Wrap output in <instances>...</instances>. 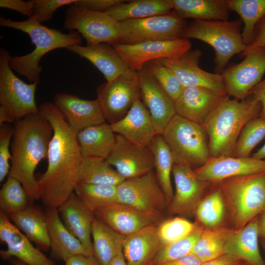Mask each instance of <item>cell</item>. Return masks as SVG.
I'll return each mask as SVG.
<instances>
[{
	"label": "cell",
	"instance_id": "1",
	"mask_svg": "<svg viewBox=\"0 0 265 265\" xmlns=\"http://www.w3.org/2000/svg\"><path fill=\"white\" fill-rule=\"evenodd\" d=\"M39 110L53 129L47 168L37 180L40 200L46 208L58 209L74 193L83 158L76 134L55 105L45 102Z\"/></svg>",
	"mask_w": 265,
	"mask_h": 265
},
{
	"label": "cell",
	"instance_id": "2",
	"mask_svg": "<svg viewBox=\"0 0 265 265\" xmlns=\"http://www.w3.org/2000/svg\"><path fill=\"white\" fill-rule=\"evenodd\" d=\"M13 128L8 176L22 184L30 204H33L40 199L34 171L39 162L47 158L53 129L40 112L29 114L15 122Z\"/></svg>",
	"mask_w": 265,
	"mask_h": 265
},
{
	"label": "cell",
	"instance_id": "3",
	"mask_svg": "<svg viewBox=\"0 0 265 265\" xmlns=\"http://www.w3.org/2000/svg\"><path fill=\"white\" fill-rule=\"evenodd\" d=\"M261 105L252 95L238 100L221 97L203 125L209 138L210 157L232 156L245 124L260 116Z\"/></svg>",
	"mask_w": 265,
	"mask_h": 265
},
{
	"label": "cell",
	"instance_id": "4",
	"mask_svg": "<svg viewBox=\"0 0 265 265\" xmlns=\"http://www.w3.org/2000/svg\"><path fill=\"white\" fill-rule=\"evenodd\" d=\"M1 26L13 28L27 33L35 49L22 56H10L9 64L11 69L26 77L30 83L38 84L43 67L39 66L41 58L51 51L66 49L71 46L81 45L82 40L76 31L65 34L56 29L50 28L38 23L32 18L22 21L0 18Z\"/></svg>",
	"mask_w": 265,
	"mask_h": 265
},
{
	"label": "cell",
	"instance_id": "5",
	"mask_svg": "<svg viewBox=\"0 0 265 265\" xmlns=\"http://www.w3.org/2000/svg\"><path fill=\"white\" fill-rule=\"evenodd\" d=\"M214 185L223 194L235 230L243 228L265 210V172L229 178Z\"/></svg>",
	"mask_w": 265,
	"mask_h": 265
},
{
	"label": "cell",
	"instance_id": "6",
	"mask_svg": "<svg viewBox=\"0 0 265 265\" xmlns=\"http://www.w3.org/2000/svg\"><path fill=\"white\" fill-rule=\"evenodd\" d=\"M242 22L233 21L194 20L187 25L183 38L201 40L212 47L215 52V73L221 74L230 59L243 53L246 46L241 35Z\"/></svg>",
	"mask_w": 265,
	"mask_h": 265
},
{
	"label": "cell",
	"instance_id": "7",
	"mask_svg": "<svg viewBox=\"0 0 265 265\" xmlns=\"http://www.w3.org/2000/svg\"><path fill=\"white\" fill-rule=\"evenodd\" d=\"M161 135L175 164L196 169L211 158L208 136L202 125L176 114Z\"/></svg>",
	"mask_w": 265,
	"mask_h": 265
},
{
	"label": "cell",
	"instance_id": "8",
	"mask_svg": "<svg viewBox=\"0 0 265 265\" xmlns=\"http://www.w3.org/2000/svg\"><path fill=\"white\" fill-rule=\"evenodd\" d=\"M119 23L120 38L117 43L128 45L183 38L187 26L186 20L174 10L164 15Z\"/></svg>",
	"mask_w": 265,
	"mask_h": 265
},
{
	"label": "cell",
	"instance_id": "9",
	"mask_svg": "<svg viewBox=\"0 0 265 265\" xmlns=\"http://www.w3.org/2000/svg\"><path fill=\"white\" fill-rule=\"evenodd\" d=\"M96 93L105 120L110 125L120 121L141 98L137 71L128 68L110 81L99 85Z\"/></svg>",
	"mask_w": 265,
	"mask_h": 265
},
{
	"label": "cell",
	"instance_id": "10",
	"mask_svg": "<svg viewBox=\"0 0 265 265\" xmlns=\"http://www.w3.org/2000/svg\"><path fill=\"white\" fill-rule=\"evenodd\" d=\"M10 53L0 50V106L4 108L14 123L31 114L39 112L35 99L37 84H27L18 78L9 64Z\"/></svg>",
	"mask_w": 265,
	"mask_h": 265
},
{
	"label": "cell",
	"instance_id": "11",
	"mask_svg": "<svg viewBox=\"0 0 265 265\" xmlns=\"http://www.w3.org/2000/svg\"><path fill=\"white\" fill-rule=\"evenodd\" d=\"M64 27L75 30L85 39L87 45L119 42L120 23L106 12L92 11L72 4L65 11Z\"/></svg>",
	"mask_w": 265,
	"mask_h": 265
},
{
	"label": "cell",
	"instance_id": "12",
	"mask_svg": "<svg viewBox=\"0 0 265 265\" xmlns=\"http://www.w3.org/2000/svg\"><path fill=\"white\" fill-rule=\"evenodd\" d=\"M117 187L118 202L159 219L168 205L153 170L139 177L125 179Z\"/></svg>",
	"mask_w": 265,
	"mask_h": 265
},
{
	"label": "cell",
	"instance_id": "13",
	"mask_svg": "<svg viewBox=\"0 0 265 265\" xmlns=\"http://www.w3.org/2000/svg\"><path fill=\"white\" fill-rule=\"evenodd\" d=\"M239 63L222 73L226 94L241 100L250 95L265 74V48L257 49L242 55Z\"/></svg>",
	"mask_w": 265,
	"mask_h": 265
},
{
	"label": "cell",
	"instance_id": "14",
	"mask_svg": "<svg viewBox=\"0 0 265 265\" xmlns=\"http://www.w3.org/2000/svg\"><path fill=\"white\" fill-rule=\"evenodd\" d=\"M112 46L129 69L138 71L150 61L181 56L191 49V43L188 39L180 38L132 45L115 43Z\"/></svg>",
	"mask_w": 265,
	"mask_h": 265
},
{
	"label": "cell",
	"instance_id": "15",
	"mask_svg": "<svg viewBox=\"0 0 265 265\" xmlns=\"http://www.w3.org/2000/svg\"><path fill=\"white\" fill-rule=\"evenodd\" d=\"M175 191L169 212L184 216L194 214L207 188L213 184L199 178L191 167L174 163L172 172Z\"/></svg>",
	"mask_w": 265,
	"mask_h": 265
},
{
	"label": "cell",
	"instance_id": "16",
	"mask_svg": "<svg viewBox=\"0 0 265 265\" xmlns=\"http://www.w3.org/2000/svg\"><path fill=\"white\" fill-rule=\"evenodd\" d=\"M201 55L200 50L190 49L178 57L159 60L174 73L185 87L201 86L227 95L221 74L207 72L199 66Z\"/></svg>",
	"mask_w": 265,
	"mask_h": 265
},
{
	"label": "cell",
	"instance_id": "17",
	"mask_svg": "<svg viewBox=\"0 0 265 265\" xmlns=\"http://www.w3.org/2000/svg\"><path fill=\"white\" fill-rule=\"evenodd\" d=\"M106 160L125 179L142 176L154 168L153 155L149 146L136 144L118 134Z\"/></svg>",
	"mask_w": 265,
	"mask_h": 265
},
{
	"label": "cell",
	"instance_id": "18",
	"mask_svg": "<svg viewBox=\"0 0 265 265\" xmlns=\"http://www.w3.org/2000/svg\"><path fill=\"white\" fill-rule=\"evenodd\" d=\"M137 72L140 99L150 114L157 134H162L176 114L174 102L145 66Z\"/></svg>",
	"mask_w": 265,
	"mask_h": 265
},
{
	"label": "cell",
	"instance_id": "19",
	"mask_svg": "<svg viewBox=\"0 0 265 265\" xmlns=\"http://www.w3.org/2000/svg\"><path fill=\"white\" fill-rule=\"evenodd\" d=\"M0 239L7 246V249L0 251V258L4 261L15 257L26 265H56L53 260L32 245L2 210H0Z\"/></svg>",
	"mask_w": 265,
	"mask_h": 265
},
{
	"label": "cell",
	"instance_id": "20",
	"mask_svg": "<svg viewBox=\"0 0 265 265\" xmlns=\"http://www.w3.org/2000/svg\"><path fill=\"white\" fill-rule=\"evenodd\" d=\"M53 99V104L76 134L88 127L106 122L97 99L84 100L63 92L56 93Z\"/></svg>",
	"mask_w": 265,
	"mask_h": 265
},
{
	"label": "cell",
	"instance_id": "21",
	"mask_svg": "<svg viewBox=\"0 0 265 265\" xmlns=\"http://www.w3.org/2000/svg\"><path fill=\"white\" fill-rule=\"evenodd\" d=\"M194 170L201 179L216 184L229 178L265 172V159L252 157L210 158L205 164Z\"/></svg>",
	"mask_w": 265,
	"mask_h": 265
},
{
	"label": "cell",
	"instance_id": "22",
	"mask_svg": "<svg viewBox=\"0 0 265 265\" xmlns=\"http://www.w3.org/2000/svg\"><path fill=\"white\" fill-rule=\"evenodd\" d=\"M95 216L116 232L125 236L154 224L159 218L135 208L119 202L96 209Z\"/></svg>",
	"mask_w": 265,
	"mask_h": 265
},
{
	"label": "cell",
	"instance_id": "23",
	"mask_svg": "<svg viewBox=\"0 0 265 265\" xmlns=\"http://www.w3.org/2000/svg\"><path fill=\"white\" fill-rule=\"evenodd\" d=\"M60 218L65 227L78 238L94 257L91 236L95 215L73 193L58 209Z\"/></svg>",
	"mask_w": 265,
	"mask_h": 265
},
{
	"label": "cell",
	"instance_id": "24",
	"mask_svg": "<svg viewBox=\"0 0 265 265\" xmlns=\"http://www.w3.org/2000/svg\"><path fill=\"white\" fill-rule=\"evenodd\" d=\"M210 89L201 87H186L174 102L176 114L203 125L206 118L221 97Z\"/></svg>",
	"mask_w": 265,
	"mask_h": 265
},
{
	"label": "cell",
	"instance_id": "25",
	"mask_svg": "<svg viewBox=\"0 0 265 265\" xmlns=\"http://www.w3.org/2000/svg\"><path fill=\"white\" fill-rule=\"evenodd\" d=\"M45 212L50 240L51 259L65 261L79 255L93 257L81 242L65 227L57 209L46 208Z\"/></svg>",
	"mask_w": 265,
	"mask_h": 265
},
{
	"label": "cell",
	"instance_id": "26",
	"mask_svg": "<svg viewBox=\"0 0 265 265\" xmlns=\"http://www.w3.org/2000/svg\"><path fill=\"white\" fill-rule=\"evenodd\" d=\"M110 125L114 133L139 145L149 146L157 134L150 114L140 99L134 103L124 118Z\"/></svg>",
	"mask_w": 265,
	"mask_h": 265
},
{
	"label": "cell",
	"instance_id": "27",
	"mask_svg": "<svg viewBox=\"0 0 265 265\" xmlns=\"http://www.w3.org/2000/svg\"><path fill=\"white\" fill-rule=\"evenodd\" d=\"M161 246L156 224L125 237L123 253L127 265H149Z\"/></svg>",
	"mask_w": 265,
	"mask_h": 265
},
{
	"label": "cell",
	"instance_id": "28",
	"mask_svg": "<svg viewBox=\"0 0 265 265\" xmlns=\"http://www.w3.org/2000/svg\"><path fill=\"white\" fill-rule=\"evenodd\" d=\"M258 216L243 228L233 231L225 243V254L251 265H265L258 245Z\"/></svg>",
	"mask_w": 265,
	"mask_h": 265
},
{
	"label": "cell",
	"instance_id": "29",
	"mask_svg": "<svg viewBox=\"0 0 265 265\" xmlns=\"http://www.w3.org/2000/svg\"><path fill=\"white\" fill-rule=\"evenodd\" d=\"M91 62L110 81L128 68L112 46L108 43L74 45L66 48Z\"/></svg>",
	"mask_w": 265,
	"mask_h": 265
},
{
	"label": "cell",
	"instance_id": "30",
	"mask_svg": "<svg viewBox=\"0 0 265 265\" xmlns=\"http://www.w3.org/2000/svg\"><path fill=\"white\" fill-rule=\"evenodd\" d=\"M8 216L40 250L48 251L50 249L46 212L40 207L30 204L24 210Z\"/></svg>",
	"mask_w": 265,
	"mask_h": 265
},
{
	"label": "cell",
	"instance_id": "31",
	"mask_svg": "<svg viewBox=\"0 0 265 265\" xmlns=\"http://www.w3.org/2000/svg\"><path fill=\"white\" fill-rule=\"evenodd\" d=\"M110 124L106 122L85 129L76 134L83 158L94 157L106 159L115 142Z\"/></svg>",
	"mask_w": 265,
	"mask_h": 265
},
{
	"label": "cell",
	"instance_id": "32",
	"mask_svg": "<svg viewBox=\"0 0 265 265\" xmlns=\"http://www.w3.org/2000/svg\"><path fill=\"white\" fill-rule=\"evenodd\" d=\"M91 236L94 256L100 265H107L123 251L126 236L95 216L92 223Z\"/></svg>",
	"mask_w": 265,
	"mask_h": 265
},
{
	"label": "cell",
	"instance_id": "33",
	"mask_svg": "<svg viewBox=\"0 0 265 265\" xmlns=\"http://www.w3.org/2000/svg\"><path fill=\"white\" fill-rule=\"evenodd\" d=\"M173 10L181 18L195 20L228 21L227 0H172Z\"/></svg>",
	"mask_w": 265,
	"mask_h": 265
},
{
	"label": "cell",
	"instance_id": "34",
	"mask_svg": "<svg viewBox=\"0 0 265 265\" xmlns=\"http://www.w3.org/2000/svg\"><path fill=\"white\" fill-rule=\"evenodd\" d=\"M173 10L172 0H135L115 5L106 12L120 22L164 15Z\"/></svg>",
	"mask_w": 265,
	"mask_h": 265
},
{
	"label": "cell",
	"instance_id": "35",
	"mask_svg": "<svg viewBox=\"0 0 265 265\" xmlns=\"http://www.w3.org/2000/svg\"><path fill=\"white\" fill-rule=\"evenodd\" d=\"M125 180L106 159L90 157L80 163L78 183L117 186Z\"/></svg>",
	"mask_w": 265,
	"mask_h": 265
},
{
	"label": "cell",
	"instance_id": "36",
	"mask_svg": "<svg viewBox=\"0 0 265 265\" xmlns=\"http://www.w3.org/2000/svg\"><path fill=\"white\" fill-rule=\"evenodd\" d=\"M149 146L153 155L158 181L169 205L174 196L171 182V174L174 164L172 153L161 134H156Z\"/></svg>",
	"mask_w": 265,
	"mask_h": 265
},
{
	"label": "cell",
	"instance_id": "37",
	"mask_svg": "<svg viewBox=\"0 0 265 265\" xmlns=\"http://www.w3.org/2000/svg\"><path fill=\"white\" fill-rule=\"evenodd\" d=\"M227 3L229 10L241 18L242 37L247 47L253 41L257 24L265 16V0H227Z\"/></svg>",
	"mask_w": 265,
	"mask_h": 265
},
{
	"label": "cell",
	"instance_id": "38",
	"mask_svg": "<svg viewBox=\"0 0 265 265\" xmlns=\"http://www.w3.org/2000/svg\"><path fill=\"white\" fill-rule=\"evenodd\" d=\"M234 230L233 228L221 227L204 229L191 253L202 263L224 254L225 243Z\"/></svg>",
	"mask_w": 265,
	"mask_h": 265
},
{
	"label": "cell",
	"instance_id": "39",
	"mask_svg": "<svg viewBox=\"0 0 265 265\" xmlns=\"http://www.w3.org/2000/svg\"><path fill=\"white\" fill-rule=\"evenodd\" d=\"M226 208L223 194L217 186L215 189L203 197L196 207L194 212L198 222L196 224L204 229L219 227L223 220Z\"/></svg>",
	"mask_w": 265,
	"mask_h": 265
},
{
	"label": "cell",
	"instance_id": "40",
	"mask_svg": "<svg viewBox=\"0 0 265 265\" xmlns=\"http://www.w3.org/2000/svg\"><path fill=\"white\" fill-rule=\"evenodd\" d=\"M74 192L93 213L100 207L118 202L117 186L77 183Z\"/></svg>",
	"mask_w": 265,
	"mask_h": 265
},
{
	"label": "cell",
	"instance_id": "41",
	"mask_svg": "<svg viewBox=\"0 0 265 265\" xmlns=\"http://www.w3.org/2000/svg\"><path fill=\"white\" fill-rule=\"evenodd\" d=\"M265 137V117L248 121L242 129L232 155L237 158L249 157L252 150Z\"/></svg>",
	"mask_w": 265,
	"mask_h": 265
},
{
	"label": "cell",
	"instance_id": "42",
	"mask_svg": "<svg viewBox=\"0 0 265 265\" xmlns=\"http://www.w3.org/2000/svg\"><path fill=\"white\" fill-rule=\"evenodd\" d=\"M204 229L196 224L194 230L187 236L172 243L161 245L149 265H158L190 253Z\"/></svg>",
	"mask_w": 265,
	"mask_h": 265
},
{
	"label": "cell",
	"instance_id": "43",
	"mask_svg": "<svg viewBox=\"0 0 265 265\" xmlns=\"http://www.w3.org/2000/svg\"><path fill=\"white\" fill-rule=\"evenodd\" d=\"M30 204L28 194L22 184L8 176L0 190V207L7 215L16 213Z\"/></svg>",
	"mask_w": 265,
	"mask_h": 265
},
{
	"label": "cell",
	"instance_id": "44",
	"mask_svg": "<svg viewBox=\"0 0 265 265\" xmlns=\"http://www.w3.org/2000/svg\"><path fill=\"white\" fill-rule=\"evenodd\" d=\"M144 66L174 102L181 95L185 87L174 73L159 59L150 61Z\"/></svg>",
	"mask_w": 265,
	"mask_h": 265
},
{
	"label": "cell",
	"instance_id": "45",
	"mask_svg": "<svg viewBox=\"0 0 265 265\" xmlns=\"http://www.w3.org/2000/svg\"><path fill=\"white\" fill-rule=\"evenodd\" d=\"M196 226L181 217H176L166 220L158 226V233L161 245L174 242L190 234Z\"/></svg>",
	"mask_w": 265,
	"mask_h": 265
},
{
	"label": "cell",
	"instance_id": "46",
	"mask_svg": "<svg viewBox=\"0 0 265 265\" xmlns=\"http://www.w3.org/2000/svg\"><path fill=\"white\" fill-rule=\"evenodd\" d=\"M14 133L13 125L4 123L0 125V182L3 181L9 173L11 159L10 152L11 140Z\"/></svg>",
	"mask_w": 265,
	"mask_h": 265
},
{
	"label": "cell",
	"instance_id": "47",
	"mask_svg": "<svg viewBox=\"0 0 265 265\" xmlns=\"http://www.w3.org/2000/svg\"><path fill=\"white\" fill-rule=\"evenodd\" d=\"M77 0H32V17L41 24L50 20L60 7L74 4Z\"/></svg>",
	"mask_w": 265,
	"mask_h": 265
},
{
	"label": "cell",
	"instance_id": "48",
	"mask_svg": "<svg viewBox=\"0 0 265 265\" xmlns=\"http://www.w3.org/2000/svg\"><path fill=\"white\" fill-rule=\"evenodd\" d=\"M124 0H77L74 4L100 12H106L113 6L124 3Z\"/></svg>",
	"mask_w": 265,
	"mask_h": 265
},
{
	"label": "cell",
	"instance_id": "49",
	"mask_svg": "<svg viewBox=\"0 0 265 265\" xmlns=\"http://www.w3.org/2000/svg\"><path fill=\"white\" fill-rule=\"evenodd\" d=\"M0 7L16 11L28 18H31L33 16L32 0H0Z\"/></svg>",
	"mask_w": 265,
	"mask_h": 265
},
{
	"label": "cell",
	"instance_id": "50",
	"mask_svg": "<svg viewBox=\"0 0 265 265\" xmlns=\"http://www.w3.org/2000/svg\"><path fill=\"white\" fill-rule=\"evenodd\" d=\"M260 48H265V16L257 24L255 29L253 41L246 47L245 52L242 55Z\"/></svg>",
	"mask_w": 265,
	"mask_h": 265
},
{
	"label": "cell",
	"instance_id": "51",
	"mask_svg": "<svg viewBox=\"0 0 265 265\" xmlns=\"http://www.w3.org/2000/svg\"><path fill=\"white\" fill-rule=\"evenodd\" d=\"M251 95L261 105L260 116L265 117V78L253 89Z\"/></svg>",
	"mask_w": 265,
	"mask_h": 265
},
{
	"label": "cell",
	"instance_id": "52",
	"mask_svg": "<svg viewBox=\"0 0 265 265\" xmlns=\"http://www.w3.org/2000/svg\"><path fill=\"white\" fill-rule=\"evenodd\" d=\"M242 261L224 254L215 259L202 263L201 265H240Z\"/></svg>",
	"mask_w": 265,
	"mask_h": 265
},
{
	"label": "cell",
	"instance_id": "53",
	"mask_svg": "<svg viewBox=\"0 0 265 265\" xmlns=\"http://www.w3.org/2000/svg\"><path fill=\"white\" fill-rule=\"evenodd\" d=\"M202 263L196 256L190 253L180 258L158 265H201Z\"/></svg>",
	"mask_w": 265,
	"mask_h": 265
},
{
	"label": "cell",
	"instance_id": "54",
	"mask_svg": "<svg viewBox=\"0 0 265 265\" xmlns=\"http://www.w3.org/2000/svg\"><path fill=\"white\" fill-rule=\"evenodd\" d=\"M64 262L65 265H100L95 257L82 255L73 256Z\"/></svg>",
	"mask_w": 265,
	"mask_h": 265
},
{
	"label": "cell",
	"instance_id": "55",
	"mask_svg": "<svg viewBox=\"0 0 265 265\" xmlns=\"http://www.w3.org/2000/svg\"><path fill=\"white\" fill-rule=\"evenodd\" d=\"M4 123L14 124V121L7 111L0 106V125Z\"/></svg>",
	"mask_w": 265,
	"mask_h": 265
},
{
	"label": "cell",
	"instance_id": "56",
	"mask_svg": "<svg viewBox=\"0 0 265 265\" xmlns=\"http://www.w3.org/2000/svg\"><path fill=\"white\" fill-rule=\"evenodd\" d=\"M259 236L265 238V210L258 216Z\"/></svg>",
	"mask_w": 265,
	"mask_h": 265
},
{
	"label": "cell",
	"instance_id": "57",
	"mask_svg": "<svg viewBox=\"0 0 265 265\" xmlns=\"http://www.w3.org/2000/svg\"><path fill=\"white\" fill-rule=\"evenodd\" d=\"M107 265H127L123 251L120 252Z\"/></svg>",
	"mask_w": 265,
	"mask_h": 265
},
{
	"label": "cell",
	"instance_id": "58",
	"mask_svg": "<svg viewBox=\"0 0 265 265\" xmlns=\"http://www.w3.org/2000/svg\"><path fill=\"white\" fill-rule=\"evenodd\" d=\"M252 157L258 159H265V144L253 154Z\"/></svg>",
	"mask_w": 265,
	"mask_h": 265
},
{
	"label": "cell",
	"instance_id": "59",
	"mask_svg": "<svg viewBox=\"0 0 265 265\" xmlns=\"http://www.w3.org/2000/svg\"><path fill=\"white\" fill-rule=\"evenodd\" d=\"M13 265H26L17 259H14L11 262Z\"/></svg>",
	"mask_w": 265,
	"mask_h": 265
},
{
	"label": "cell",
	"instance_id": "60",
	"mask_svg": "<svg viewBox=\"0 0 265 265\" xmlns=\"http://www.w3.org/2000/svg\"><path fill=\"white\" fill-rule=\"evenodd\" d=\"M262 244L265 252V239L262 241Z\"/></svg>",
	"mask_w": 265,
	"mask_h": 265
},
{
	"label": "cell",
	"instance_id": "61",
	"mask_svg": "<svg viewBox=\"0 0 265 265\" xmlns=\"http://www.w3.org/2000/svg\"><path fill=\"white\" fill-rule=\"evenodd\" d=\"M240 265H251L244 261H242Z\"/></svg>",
	"mask_w": 265,
	"mask_h": 265
}]
</instances>
